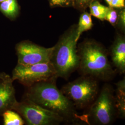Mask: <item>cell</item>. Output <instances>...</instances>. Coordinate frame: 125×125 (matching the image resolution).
Returning <instances> with one entry per match:
<instances>
[{
	"label": "cell",
	"instance_id": "cell-21",
	"mask_svg": "<svg viewBox=\"0 0 125 125\" xmlns=\"http://www.w3.org/2000/svg\"><path fill=\"white\" fill-rule=\"evenodd\" d=\"M9 76L8 75L4 73L3 72H0V79H4L5 78H7V77H9Z\"/></svg>",
	"mask_w": 125,
	"mask_h": 125
},
{
	"label": "cell",
	"instance_id": "cell-20",
	"mask_svg": "<svg viewBox=\"0 0 125 125\" xmlns=\"http://www.w3.org/2000/svg\"><path fill=\"white\" fill-rule=\"evenodd\" d=\"M50 1L53 6H64L70 3V0H50Z\"/></svg>",
	"mask_w": 125,
	"mask_h": 125
},
{
	"label": "cell",
	"instance_id": "cell-4",
	"mask_svg": "<svg viewBox=\"0 0 125 125\" xmlns=\"http://www.w3.org/2000/svg\"><path fill=\"white\" fill-rule=\"evenodd\" d=\"M83 115L85 123L89 125H109L117 118L115 90L106 83L99 92L96 98Z\"/></svg>",
	"mask_w": 125,
	"mask_h": 125
},
{
	"label": "cell",
	"instance_id": "cell-9",
	"mask_svg": "<svg viewBox=\"0 0 125 125\" xmlns=\"http://www.w3.org/2000/svg\"><path fill=\"white\" fill-rule=\"evenodd\" d=\"M110 56L111 63L116 72L123 75L125 73V36L118 34L111 46Z\"/></svg>",
	"mask_w": 125,
	"mask_h": 125
},
{
	"label": "cell",
	"instance_id": "cell-14",
	"mask_svg": "<svg viewBox=\"0 0 125 125\" xmlns=\"http://www.w3.org/2000/svg\"><path fill=\"white\" fill-rule=\"evenodd\" d=\"M2 115L5 125H23L25 123L21 116L11 109L5 111Z\"/></svg>",
	"mask_w": 125,
	"mask_h": 125
},
{
	"label": "cell",
	"instance_id": "cell-2",
	"mask_svg": "<svg viewBox=\"0 0 125 125\" xmlns=\"http://www.w3.org/2000/svg\"><path fill=\"white\" fill-rule=\"evenodd\" d=\"M77 49L79 58L77 71L81 75L105 82L115 76L117 72L108 59L109 52L103 45L94 40H86Z\"/></svg>",
	"mask_w": 125,
	"mask_h": 125
},
{
	"label": "cell",
	"instance_id": "cell-11",
	"mask_svg": "<svg viewBox=\"0 0 125 125\" xmlns=\"http://www.w3.org/2000/svg\"><path fill=\"white\" fill-rule=\"evenodd\" d=\"M116 88L115 91L117 117L125 119V77L115 84Z\"/></svg>",
	"mask_w": 125,
	"mask_h": 125
},
{
	"label": "cell",
	"instance_id": "cell-17",
	"mask_svg": "<svg viewBox=\"0 0 125 125\" xmlns=\"http://www.w3.org/2000/svg\"><path fill=\"white\" fill-rule=\"evenodd\" d=\"M116 25L122 31H125V10H122L118 14V20Z\"/></svg>",
	"mask_w": 125,
	"mask_h": 125
},
{
	"label": "cell",
	"instance_id": "cell-18",
	"mask_svg": "<svg viewBox=\"0 0 125 125\" xmlns=\"http://www.w3.org/2000/svg\"><path fill=\"white\" fill-rule=\"evenodd\" d=\"M73 4L75 6L81 8L85 9L94 0H72Z\"/></svg>",
	"mask_w": 125,
	"mask_h": 125
},
{
	"label": "cell",
	"instance_id": "cell-5",
	"mask_svg": "<svg viewBox=\"0 0 125 125\" xmlns=\"http://www.w3.org/2000/svg\"><path fill=\"white\" fill-rule=\"evenodd\" d=\"M98 80L81 75L76 80L63 85L61 90L76 109H87L96 98L99 92Z\"/></svg>",
	"mask_w": 125,
	"mask_h": 125
},
{
	"label": "cell",
	"instance_id": "cell-8",
	"mask_svg": "<svg viewBox=\"0 0 125 125\" xmlns=\"http://www.w3.org/2000/svg\"><path fill=\"white\" fill-rule=\"evenodd\" d=\"M53 47L45 48L29 41H23L16 47L18 63L34 64L50 62Z\"/></svg>",
	"mask_w": 125,
	"mask_h": 125
},
{
	"label": "cell",
	"instance_id": "cell-3",
	"mask_svg": "<svg viewBox=\"0 0 125 125\" xmlns=\"http://www.w3.org/2000/svg\"><path fill=\"white\" fill-rule=\"evenodd\" d=\"M77 25L72 26L53 46L50 62L57 77L68 80L77 70L79 58L77 49Z\"/></svg>",
	"mask_w": 125,
	"mask_h": 125
},
{
	"label": "cell",
	"instance_id": "cell-22",
	"mask_svg": "<svg viewBox=\"0 0 125 125\" xmlns=\"http://www.w3.org/2000/svg\"><path fill=\"white\" fill-rule=\"evenodd\" d=\"M106 0V1L107 2V4L108 5H109L112 0Z\"/></svg>",
	"mask_w": 125,
	"mask_h": 125
},
{
	"label": "cell",
	"instance_id": "cell-16",
	"mask_svg": "<svg viewBox=\"0 0 125 125\" xmlns=\"http://www.w3.org/2000/svg\"><path fill=\"white\" fill-rule=\"evenodd\" d=\"M118 14L115 10L112 8L109 7V9L106 15L105 20L110 23L112 26H115L116 25Z\"/></svg>",
	"mask_w": 125,
	"mask_h": 125
},
{
	"label": "cell",
	"instance_id": "cell-1",
	"mask_svg": "<svg viewBox=\"0 0 125 125\" xmlns=\"http://www.w3.org/2000/svg\"><path fill=\"white\" fill-rule=\"evenodd\" d=\"M57 78L38 83L28 87L26 98L61 116L65 123H85L70 100L56 85Z\"/></svg>",
	"mask_w": 125,
	"mask_h": 125
},
{
	"label": "cell",
	"instance_id": "cell-15",
	"mask_svg": "<svg viewBox=\"0 0 125 125\" xmlns=\"http://www.w3.org/2000/svg\"><path fill=\"white\" fill-rule=\"evenodd\" d=\"M0 10L8 17H15L18 11L16 0H5L1 2L0 4Z\"/></svg>",
	"mask_w": 125,
	"mask_h": 125
},
{
	"label": "cell",
	"instance_id": "cell-13",
	"mask_svg": "<svg viewBox=\"0 0 125 125\" xmlns=\"http://www.w3.org/2000/svg\"><path fill=\"white\" fill-rule=\"evenodd\" d=\"M91 15H93L95 18L101 21L105 20L109 7H106L101 4L97 0H94L89 5Z\"/></svg>",
	"mask_w": 125,
	"mask_h": 125
},
{
	"label": "cell",
	"instance_id": "cell-7",
	"mask_svg": "<svg viewBox=\"0 0 125 125\" xmlns=\"http://www.w3.org/2000/svg\"><path fill=\"white\" fill-rule=\"evenodd\" d=\"M11 78L28 87L39 82L58 78L50 62L30 65L18 63L13 69Z\"/></svg>",
	"mask_w": 125,
	"mask_h": 125
},
{
	"label": "cell",
	"instance_id": "cell-12",
	"mask_svg": "<svg viewBox=\"0 0 125 125\" xmlns=\"http://www.w3.org/2000/svg\"><path fill=\"white\" fill-rule=\"evenodd\" d=\"M93 26L91 14L84 12L81 14L79 22L77 25L76 40L78 41L81 35L84 31L90 30Z\"/></svg>",
	"mask_w": 125,
	"mask_h": 125
},
{
	"label": "cell",
	"instance_id": "cell-6",
	"mask_svg": "<svg viewBox=\"0 0 125 125\" xmlns=\"http://www.w3.org/2000/svg\"><path fill=\"white\" fill-rule=\"evenodd\" d=\"M12 109L18 112L27 125H58L65 122L58 114L26 98L20 103L17 102Z\"/></svg>",
	"mask_w": 125,
	"mask_h": 125
},
{
	"label": "cell",
	"instance_id": "cell-19",
	"mask_svg": "<svg viewBox=\"0 0 125 125\" xmlns=\"http://www.w3.org/2000/svg\"><path fill=\"white\" fill-rule=\"evenodd\" d=\"M110 8H123L125 7V0H112L110 4Z\"/></svg>",
	"mask_w": 125,
	"mask_h": 125
},
{
	"label": "cell",
	"instance_id": "cell-10",
	"mask_svg": "<svg viewBox=\"0 0 125 125\" xmlns=\"http://www.w3.org/2000/svg\"><path fill=\"white\" fill-rule=\"evenodd\" d=\"M13 81L10 76L0 79V114L8 109H12L17 103L15 95Z\"/></svg>",
	"mask_w": 125,
	"mask_h": 125
},
{
	"label": "cell",
	"instance_id": "cell-23",
	"mask_svg": "<svg viewBox=\"0 0 125 125\" xmlns=\"http://www.w3.org/2000/svg\"><path fill=\"white\" fill-rule=\"evenodd\" d=\"M5 0H0V2H2V1H4Z\"/></svg>",
	"mask_w": 125,
	"mask_h": 125
}]
</instances>
